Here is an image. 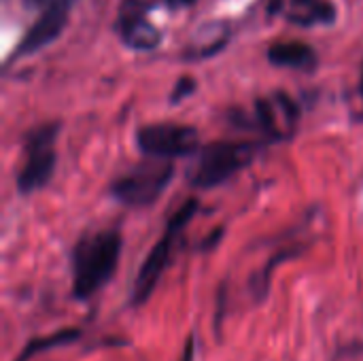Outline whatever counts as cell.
Listing matches in <instances>:
<instances>
[{
  "label": "cell",
  "mask_w": 363,
  "mask_h": 361,
  "mask_svg": "<svg viewBox=\"0 0 363 361\" xmlns=\"http://www.w3.org/2000/svg\"><path fill=\"white\" fill-rule=\"evenodd\" d=\"M60 123H45L28 134L26 138V160L17 174V189L21 194H32L43 189L55 170V140Z\"/></svg>",
  "instance_id": "cell-5"
},
{
  "label": "cell",
  "mask_w": 363,
  "mask_h": 361,
  "mask_svg": "<svg viewBox=\"0 0 363 361\" xmlns=\"http://www.w3.org/2000/svg\"><path fill=\"white\" fill-rule=\"evenodd\" d=\"M268 60L277 66L298 68V70H313L317 66V53L311 45L300 40L277 43L268 49Z\"/></svg>",
  "instance_id": "cell-9"
},
{
  "label": "cell",
  "mask_w": 363,
  "mask_h": 361,
  "mask_svg": "<svg viewBox=\"0 0 363 361\" xmlns=\"http://www.w3.org/2000/svg\"><path fill=\"white\" fill-rule=\"evenodd\" d=\"M194 87H196V81H194V79H189V77H183V79L177 83L174 91H172V102H179L181 98L189 96V94L194 91Z\"/></svg>",
  "instance_id": "cell-12"
},
{
  "label": "cell",
  "mask_w": 363,
  "mask_h": 361,
  "mask_svg": "<svg viewBox=\"0 0 363 361\" xmlns=\"http://www.w3.org/2000/svg\"><path fill=\"white\" fill-rule=\"evenodd\" d=\"M255 157L251 143L219 140L200 149V155L191 168V185L198 189H213L247 168Z\"/></svg>",
  "instance_id": "cell-3"
},
{
  "label": "cell",
  "mask_w": 363,
  "mask_h": 361,
  "mask_svg": "<svg viewBox=\"0 0 363 361\" xmlns=\"http://www.w3.org/2000/svg\"><path fill=\"white\" fill-rule=\"evenodd\" d=\"M74 2L77 0H49L43 15L38 17V21L26 32L21 43L15 47L13 60L32 55V53L40 51L43 47H47L49 43H53L66 28L68 15H70Z\"/></svg>",
  "instance_id": "cell-8"
},
{
  "label": "cell",
  "mask_w": 363,
  "mask_h": 361,
  "mask_svg": "<svg viewBox=\"0 0 363 361\" xmlns=\"http://www.w3.org/2000/svg\"><path fill=\"white\" fill-rule=\"evenodd\" d=\"M287 17L294 23H332L336 19V9L330 0H289Z\"/></svg>",
  "instance_id": "cell-10"
},
{
  "label": "cell",
  "mask_w": 363,
  "mask_h": 361,
  "mask_svg": "<svg viewBox=\"0 0 363 361\" xmlns=\"http://www.w3.org/2000/svg\"><path fill=\"white\" fill-rule=\"evenodd\" d=\"M136 143L140 151L149 157H185L198 151V132L191 126L177 123H153L140 128L136 134Z\"/></svg>",
  "instance_id": "cell-6"
},
{
  "label": "cell",
  "mask_w": 363,
  "mask_h": 361,
  "mask_svg": "<svg viewBox=\"0 0 363 361\" xmlns=\"http://www.w3.org/2000/svg\"><path fill=\"white\" fill-rule=\"evenodd\" d=\"M359 91H362V98H363V66H362V77H359Z\"/></svg>",
  "instance_id": "cell-15"
},
{
  "label": "cell",
  "mask_w": 363,
  "mask_h": 361,
  "mask_svg": "<svg viewBox=\"0 0 363 361\" xmlns=\"http://www.w3.org/2000/svg\"><path fill=\"white\" fill-rule=\"evenodd\" d=\"M170 6H189V4H194L196 0H166Z\"/></svg>",
  "instance_id": "cell-14"
},
{
  "label": "cell",
  "mask_w": 363,
  "mask_h": 361,
  "mask_svg": "<svg viewBox=\"0 0 363 361\" xmlns=\"http://www.w3.org/2000/svg\"><path fill=\"white\" fill-rule=\"evenodd\" d=\"M81 338V330L79 328H64V330H57L49 336H36V338H30L26 343V347L19 351V355L15 357V361H30L32 357L40 355L43 351H51V349H60V347H66V345H72Z\"/></svg>",
  "instance_id": "cell-11"
},
{
  "label": "cell",
  "mask_w": 363,
  "mask_h": 361,
  "mask_svg": "<svg viewBox=\"0 0 363 361\" xmlns=\"http://www.w3.org/2000/svg\"><path fill=\"white\" fill-rule=\"evenodd\" d=\"M121 234L117 230H100L85 234L72 249L70 274L72 298L77 302L91 300L115 277L121 257Z\"/></svg>",
  "instance_id": "cell-1"
},
{
  "label": "cell",
  "mask_w": 363,
  "mask_h": 361,
  "mask_svg": "<svg viewBox=\"0 0 363 361\" xmlns=\"http://www.w3.org/2000/svg\"><path fill=\"white\" fill-rule=\"evenodd\" d=\"M198 211V200H187L168 221L166 226V232L162 234V238L153 245V249L149 251V255L145 257L134 283H132V289H130V306H143L149 302V298L153 296L162 274L166 272L168 264H170V257H172V251H174V245H177V238L179 234L187 228V223L194 219Z\"/></svg>",
  "instance_id": "cell-2"
},
{
  "label": "cell",
  "mask_w": 363,
  "mask_h": 361,
  "mask_svg": "<svg viewBox=\"0 0 363 361\" xmlns=\"http://www.w3.org/2000/svg\"><path fill=\"white\" fill-rule=\"evenodd\" d=\"M179 361H196V334H189L185 345H183V353Z\"/></svg>",
  "instance_id": "cell-13"
},
{
  "label": "cell",
  "mask_w": 363,
  "mask_h": 361,
  "mask_svg": "<svg viewBox=\"0 0 363 361\" xmlns=\"http://www.w3.org/2000/svg\"><path fill=\"white\" fill-rule=\"evenodd\" d=\"M172 174H174V166L170 162L162 157H153L134 166L123 177H119L111 185V194L121 204L149 206L164 194Z\"/></svg>",
  "instance_id": "cell-4"
},
{
  "label": "cell",
  "mask_w": 363,
  "mask_h": 361,
  "mask_svg": "<svg viewBox=\"0 0 363 361\" xmlns=\"http://www.w3.org/2000/svg\"><path fill=\"white\" fill-rule=\"evenodd\" d=\"M149 0H123L117 15V34L121 43L134 51H151L160 45V30L147 19Z\"/></svg>",
  "instance_id": "cell-7"
}]
</instances>
